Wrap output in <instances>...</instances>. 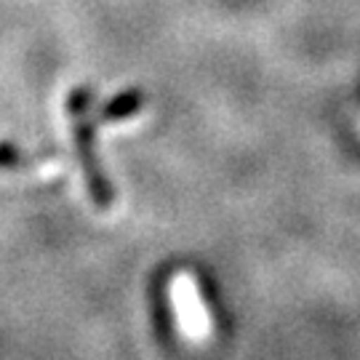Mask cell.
I'll return each instance as SVG.
<instances>
[{
	"label": "cell",
	"mask_w": 360,
	"mask_h": 360,
	"mask_svg": "<svg viewBox=\"0 0 360 360\" xmlns=\"http://www.w3.org/2000/svg\"><path fill=\"white\" fill-rule=\"evenodd\" d=\"M89 102L91 94L86 89H75L70 102H67V110H70V117H72V136H75V147H77V158H80V166H83V174H86V181H89L91 198L96 200V206H107L112 200V193L107 187V181L102 179L99 168H96V158H94V131H91V117H89Z\"/></svg>",
	"instance_id": "cell-1"
},
{
	"label": "cell",
	"mask_w": 360,
	"mask_h": 360,
	"mask_svg": "<svg viewBox=\"0 0 360 360\" xmlns=\"http://www.w3.org/2000/svg\"><path fill=\"white\" fill-rule=\"evenodd\" d=\"M171 302L176 307V318H179L184 336L190 342H206L211 334V321H208L206 304L200 299V291H198L193 275L179 272L171 281Z\"/></svg>",
	"instance_id": "cell-2"
},
{
	"label": "cell",
	"mask_w": 360,
	"mask_h": 360,
	"mask_svg": "<svg viewBox=\"0 0 360 360\" xmlns=\"http://www.w3.org/2000/svg\"><path fill=\"white\" fill-rule=\"evenodd\" d=\"M139 107H142V94H139V91H129V94L117 96L115 102L107 104L102 117L104 120H123V117L136 115V112H139Z\"/></svg>",
	"instance_id": "cell-3"
}]
</instances>
